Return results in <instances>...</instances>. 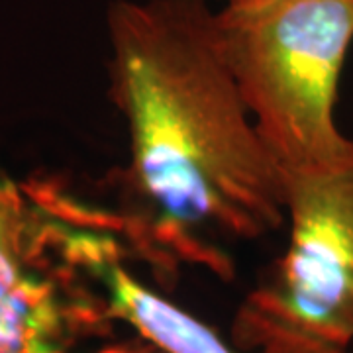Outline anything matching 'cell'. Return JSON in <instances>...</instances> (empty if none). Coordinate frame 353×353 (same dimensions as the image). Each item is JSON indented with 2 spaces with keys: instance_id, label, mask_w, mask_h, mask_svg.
<instances>
[{
  "instance_id": "cell-1",
  "label": "cell",
  "mask_w": 353,
  "mask_h": 353,
  "mask_svg": "<svg viewBox=\"0 0 353 353\" xmlns=\"http://www.w3.org/2000/svg\"><path fill=\"white\" fill-rule=\"evenodd\" d=\"M110 101L130 136L126 204L110 216L163 273L201 265L230 279L216 241L287 224V187L220 50L206 0H116L108 8Z\"/></svg>"
},
{
  "instance_id": "cell-2",
  "label": "cell",
  "mask_w": 353,
  "mask_h": 353,
  "mask_svg": "<svg viewBox=\"0 0 353 353\" xmlns=\"http://www.w3.org/2000/svg\"><path fill=\"white\" fill-rule=\"evenodd\" d=\"M216 30L283 176L336 161L350 145L336 101L353 43V0H228L216 12Z\"/></svg>"
},
{
  "instance_id": "cell-3",
  "label": "cell",
  "mask_w": 353,
  "mask_h": 353,
  "mask_svg": "<svg viewBox=\"0 0 353 353\" xmlns=\"http://www.w3.org/2000/svg\"><path fill=\"white\" fill-rule=\"evenodd\" d=\"M289 243L230 326L241 353L353 350V136L336 161L285 179Z\"/></svg>"
},
{
  "instance_id": "cell-4",
  "label": "cell",
  "mask_w": 353,
  "mask_h": 353,
  "mask_svg": "<svg viewBox=\"0 0 353 353\" xmlns=\"http://www.w3.org/2000/svg\"><path fill=\"white\" fill-rule=\"evenodd\" d=\"M77 271L38 263L0 303V353H69L110 324L104 296L77 283Z\"/></svg>"
},
{
  "instance_id": "cell-5",
  "label": "cell",
  "mask_w": 353,
  "mask_h": 353,
  "mask_svg": "<svg viewBox=\"0 0 353 353\" xmlns=\"http://www.w3.org/2000/svg\"><path fill=\"white\" fill-rule=\"evenodd\" d=\"M87 275L104 290L106 316L124 322L138 336L171 353H241L201 318L145 287L120 263V252L108 253L90 265ZM350 353H353V350Z\"/></svg>"
},
{
  "instance_id": "cell-6",
  "label": "cell",
  "mask_w": 353,
  "mask_h": 353,
  "mask_svg": "<svg viewBox=\"0 0 353 353\" xmlns=\"http://www.w3.org/2000/svg\"><path fill=\"white\" fill-rule=\"evenodd\" d=\"M38 265L32 202L0 165V303Z\"/></svg>"
},
{
  "instance_id": "cell-7",
  "label": "cell",
  "mask_w": 353,
  "mask_h": 353,
  "mask_svg": "<svg viewBox=\"0 0 353 353\" xmlns=\"http://www.w3.org/2000/svg\"><path fill=\"white\" fill-rule=\"evenodd\" d=\"M94 353H171L163 350L161 345L153 343L152 340L138 336L136 338H130L124 341H112V343H106L99 347Z\"/></svg>"
},
{
  "instance_id": "cell-8",
  "label": "cell",
  "mask_w": 353,
  "mask_h": 353,
  "mask_svg": "<svg viewBox=\"0 0 353 353\" xmlns=\"http://www.w3.org/2000/svg\"><path fill=\"white\" fill-rule=\"evenodd\" d=\"M224 2H228V0H224Z\"/></svg>"
}]
</instances>
